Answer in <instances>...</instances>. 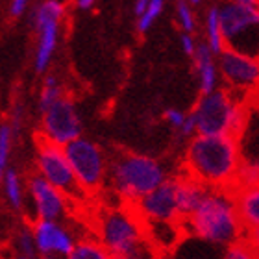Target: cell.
<instances>
[{"label": "cell", "mask_w": 259, "mask_h": 259, "mask_svg": "<svg viewBox=\"0 0 259 259\" xmlns=\"http://www.w3.org/2000/svg\"><path fill=\"white\" fill-rule=\"evenodd\" d=\"M65 17V4L61 0H43L30 11V26L37 32V47L33 56L35 72H47L54 60L60 43L61 21Z\"/></svg>", "instance_id": "8"}, {"label": "cell", "mask_w": 259, "mask_h": 259, "mask_svg": "<svg viewBox=\"0 0 259 259\" xmlns=\"http://www.w3.org/2000/svg\"><path fill=\"white\" fill-rule=\"evenodd\" d=\"M76 182L85 194H95L108 184L109 159L100 145L89 137H78L65 146Z\"/></svg>", "instance_id": "7"}, {"label": "cell", "mask_w": 259, "mask_h": 259, "mask_svg": "<svg viewBox=\"0 0 259 259\" xmlns=\"http://www.w3.org/2000/svg\"><path fill=\"white\" fill-rule=\"evenodd\" d=\"M81 135H83V119L76 102L69 95L61 97L49 109L41 111L37 139L67 146Z\"/></svg>", "instance_id": "9"}, {"label": "cell", "mask_w": 259, "mask_h": 259, "mask_svg": "<svg viewBox=\"0 0 259 259\" xmlns=\"http://www.w3.org/2000/svg\"><path fill=\"white\" fill-rule=\"evenodd\" d=\"M187 2H189L191 6H198V4H202L204 0H187Z\"/></svg>", "instance_id": "38"}, {"label": "cell", "mask_w": 259, "mask_h": 259, "mask_svg": "<svg viewBox=\"0 0 259 259\" xmlns=\"http://www.w3.org/2000/svg\"><path fill=\"white\" fill-rule=\"evenodd\" d=\"M2 193H4V200L10 209L22 211L26 207V180H22L17 168L10 167L2 172Z\"/></svg>", "instance_id": "20"}, {"label": "cell", "mask_w": 259, "mask_h": 259, "mask_svg": "<svg viewBox=\"0 0 259 259\" xmlns=\"http://www.w3.org/2000/svg\"><path fill=\"white\" fill-rule=\"evenodd\" d=\"M217 60L224 87L248 102L254 100L259 91V58L226 47Z\"/></svg>", "instance_id": "10"}, {"label": "cell", "mask_w": 259, "mask_h": 259, "mask_svg": "<svg viewBox=\"0 0 259 259\" xmlns=\"http://www.w3.org/2000/svg\"><path fill=\"white\" fill-rule=\"evenodd\" d=\"M221 24L228 49L259 58V6L226 0L221 6Z\"/></svg>", "instance_id": "6"}, {"label": "cell", "mask_w": 259, "mask_h": 259, "mask_svg": "<svg viewBox=\"0 0 259 259\" xmlns=\"http://www.w3.org/2000/svg\"><path fill=\"white\" fill-rule=\"evenodd\" d=\"M28 209L32 221H63L69 215L70 196L45 180L41 174L33 172L26 178Z\"/></svg>", "instance_id": "12"}, {"label": "cell", "mask_w": 259, "mask_h": 259, "mask_svg": "<svg viewBox=\"0 0 259 259\" xmlns=\"http://www.w3.org/2000/svg\"><path fill=\"white\" fill-rule=\"evenodd\" d=\"M228 2H239V4H252V6H259V0H228Z\"/></svg>", "instance_id": "37"}, {"label": "cell", "mask_w": 259, "mask_h": 259, "mask_svg": "<svg viewBox=\"0 0 259 259\" xmlns=\"http://www.w3.org/2000/svg\"><path fill=\"white\" fill-rule=\"evenodd\" d=\"M204 32H205V43L217 56L221 54L222 50L226 49V41H224V33H222V24H221V8L213 6L205 13L204 21Z\"/></svg>", "instance_id": "21"}, {"label": "cell", "mask_w": 259, "mask_h": 259, "mask_svg": "<svg viewBox=\"0 0 259 259\" xmlns=\"http://www.w3.org/2000/svg\"><path fill=\"white\" fill-rule=\"evenodd\" d=\"M174 180H176L178 209H180V215H182V221H184L185 217H189L200 205V202L204 200L205 193H207V187L185 172L180 174V176H174Z\"/></svg>", "instance_id": "17"}, {"label": "cell", "mask_w": 259, "mask_h": 259, "mask_svg": "<svg viewBox=\"0 0 259 259\" xmlns=\"http://www.w3.org/2000/svg\"><path fill=\"white\" fill-rule=\"evenodd\" d=\"M241 152L235 135L191 137L184 152V172L207 189H237Z\"/></svg>", "instance_id": "1"}, {"label": "cell", "mask_w": 259, "mask_h": 259, "mask_svg": "<svg viewBox=\"0 0 259 259\" xmlns=\"http://www.w3.org/2000/svg\"><path fill=\"white\" fill-rule=\"evenodd\" d=\"M145 222H182L176 200V180L174 176L163 182L159 187L148 193L134 205Z\"/></svg>", "instance_id": "15"}, {"label": "cell", "mask_w": 259, "mask_h": 259, "mask_svg": "<svg viewBox=\"0 0 259 259\" xmlns=\"http://www.w3.org/2000/svg\"><path fill=\"white\" fill-rule=\"evenodd\" d=\"M28 6H30V0H10V8H8L10 17L13 19L22 17L28 11Z\"/></svg>", "instance_id": "33"}, {"label": "cell", "mask_w": 259, "mask_h": 259, "mask_svg": "<svg viewBox=\"0 0 259 259\" xmlns=\"http://www.w3.org/2000/svg\"><path fill=\"white\" fill-rule=\"evenodd\" d=\"M165 4H167V0H150L148 6L145 8V11L137 17V32H141V33L148 32V30L154 26V22H156L157 19H159V15L163 13Z\"/></svg>", "instance_id": "26"}, {"label": "cell", "mask_w": 259, "mask_h": 259, "mask_svg": "<svg viewBox=\"0 0 259 259\" xmlns=\"http://www.w3.org/2000/svg\"><path fill=\"white\" fill-rule=\"evenodd\" d=\"M13 141H15V134L13 128L10 126L8 120H4L0 124V172H4L10 168V159H11V150H13Z\"/></svg>", "instance_id": "25"}, {"label": "cell", "mask_w": 259, "mask_h": 259, "mask_svg": "<svg viewBox=\"0 0 259 259\" xmlns=\"http://www.w3.org/2000/svg\"><path fill=\"white\" fill-rule=\"evenodd\" d=\"M187 117H189V113H185V111H182V109H178V108H167L165 111H163V119H165V122H167L170 128L176 130V132L182 130V126L185 124Z\"/></svg>", "instance_id": "29"}, {"label": "cell", "mask_w": 259, "mask_h": 259, "mask_svg": "<svg viewBox=\"0 0 259 259\" xmlns=\"http://www.w3.org/2000/svg\"><path fill=\"white\" fill-rule=\"evenodd\" d=\"M176 19H178L182 32L194 33V30H196V17H194L193 6L187 0H176Z\"/></svg>", "instance_id": "28"}, {"label": "cell", "mask_w": 259, "mask_h": 259, "mask_svg": "<svg viewBox=\"0 0 259 259\" xmlns=\"http://www.w3.org/2000/svg\"><path fill=\"white\" fill-rule=\"evenodd\" d=\"M219 259H259V255L254 250V246H252V243L244 237L241 241H237V243L226 246V248L222 250Z\"/></svg>", "instance_id": "27"}, {"label": "cell", "mask_w": 259, "mask_h": 259, "mask_svg": "<svg viewBox=\"0 0 259 259\" xmlns=\"http://www.w3.org/2000/svg\"><path fill=\"white\" fill-rule=\"evenodd\" d=\"M254 100H257V102H259V91H257V95H255V98H254Z\"/></svg>", "instance_id": "39"}, {"label": "cell", "mask_w": 259, "mask_h": 259, "mask_svg": "<svg viewBox=\"0 0 259 259\" xmlns=\"http://www.w3.org/2000/svg\"><path fill=\"white\" fill-rule=\"evenodd\" d=\"M61 97H65V89L63 83L60 81V78L56 74H47L43 80V85H41V91H39L37 97V109L39 113L49 109L52 104H56Z\"/></svg>", "instance_id": "23"}, {"label": "cell", "mask_w": 259, "mask_h": 259, "mask_svg": "<svg viewBox=\"0 0 259 259\" xmlns=\"http://www.w3.org/2000/svg\"><path fill=\"white\" fill-rule=\"evenodd\" d=\"M187 237L226 248L246 237L239 215L235 189H207L200 205L182 221Z\"/></svg>", "instance_id": "2"}, {"label": "cell", "mask_w": 259, "mask_h": 259, "mask_svg": "<svg viewBox=\"0 0 259 259\" xmlns=\"http://www.w3.org/2000/svg\"><path fill=\"white\" fill-rule=\"evenodd\" d=\"M239 152H241V168H239L237 187H248L259 184V102L252 100L248 109V119L243 132L237 135Z\"/></svg>", "instance_id": "13"}, {"label": "cell", "mask_w": 259, "mask_h": 259, "mask_svg": "<svg viewBox=\"0 0 259 259\" xmlns=\"http://www.w3.org/2000/svg\"><path fill=\"white\" fill-rule=\"evenodd\" d=\"M95 237L115 259H159V250L152 244L146 222L134 205H104L95 219Z\"/></svg>", "instance_id": "3"}, {"label": "cell", "mask_w": 259, "mask_h": 259, "mask_svg": "<svg viewBox=\"0 0 259 259\" xmlns=\"http://www.w3.org/2000/svg\"><path fill=\"white\" fill-rule=\"evenodd\" d=\"M239 215L243 221V226L248 232H254L259 228V184L248 187H237L235 189Z\"/></svg>", "instance_id": "19"}, {"label": "cell", "mask_w": 259, "mask_h": 259, "mask_svg": "<svg viewBox=\"0 0 259 259\" xmlns=\"http://www.w3.org/2000/svg\"><path fill=\"white\" fill-rule=\"evenodd\" d=\"M205 246L207 243L202 244V248H184V241L174 248V259H211L205 252Z\"/></svg>", "instance_id": "30"}, {"label": "cell", "mask_w": 259, "mask_h": 259, "mask_svg": "<svg viewBox=\"0 0 259 259\" xmlns=\"http://www.w3.org/2000/svg\"><path fill=\"white\" fill-rule=\"evenodd\" d=\"M17 259H28V257H22V255H19V257H17Z\"/></svg>", "instance_id": "40"}, {"label": "cell", "mask_w": 259, "mask_h": 259, "mask_svg": "<svg viewBox=\"0 0 259 259\" xmlns=\"http://www.w3.org/2000/svg\"><path fill=\"white\" fill-rule=\"evenodd\" d=\"M250 102L237 97L226 87H219L213 93L200 95L189 111L196 124V134L237 137L248 119Z\"/></svg>", "instance_id": "5"}, {"label": "cell", "mask_w": 259, "mask_h": 259, "mask_svg": "<svg viewBox=\"0 0 259 259\" xmlns=\"http://www.w3.org/2000/svg\"><path fill=\"white\" fill-rule=\"evenodd\" d=\"M8 122L13 128V134L15 137L22 132V122H24V106L21 102H15L10 108V113H8Z\"/></svg>", "instance_id": "31"}, {"label": "cell", "mask_w": 259, "mask_h": 259, "mask_svg": "<svg viewBox=\"0 0 259 259\" xmlns=\"http://www.w3.org/2000/svg\"><path fill=\"white\" fill-rule=\"evenodd\" d=\"M13 248L17 250V254L28 259H35L37 255V248H35V239H33L32 224L24 228H19L13 237Z\"/></svg>", "instance_id": "24"}, {"label": "cell", "mask_w": 259, "mask_h": 259, "mask_svg": "<svg viewBox=\"0 0 259 259\" xmlns=\"http://www.w3.org/2000/svg\"><path fill=\"white\" fill-rule=\"evenodd\" d=\"M180 45H182V50H184L185 54L189 56V58H193L194 52H196V49H198V41L194 39L193 33L189 32H182V35H180Z\"/></svg>", "instance_id": "32"}, {"label": "cell", "mask_w": 259, "mask_h": 259, "mask_svg": "<svg viewBox=\"0 0 259 259\" xmlns=\"http://www.w3.org/2000/svg\"><path fill=\"white\" fill-rule=\"evenodd\" d=\"M168 178L167 165L148 154L120 152L109 159L108 185L120 204L135 205Z\"/></svg>", "instance_id": "4"}, {"label": "cell", "mask_w": 259, "mask_h": 259, "mask_svg": "<svg viewBox=\"0 0 259 259\" xmlns=\"http://www.w3.org/2000/svg\"><path fill=\"white\" fill-rule=\"evenodd\" d=\"M146 232L159 252H172L187 237L182 222H146Z\"/></svg>", "instance_id": "18"}, {"label": "cell", "mask_w": 259, "mask_h": 259, "mask_svg": "<svg viewBox=\"0 0 259 259\" xmlns=\"http://www.w3.org/2000/svg\"><path fill=\"white\" fill-rule=\"evenodd\" d=\"M32 232L41 259H67L78 243L63 221H32Z\"/></svg>", "instance_id": "14"}, {"label": "cell", "mask_w": 259, "mask_h": 259, "mask_svg": "<svg viewBox=\"0 0 259 259\" xmlns=\"http://www.w3.org/2000/svg\"><path fill=\"white\" fill-rule=\"evenodd\" d=\"M148 2L150 0H135V15L139 17L143 11H145V8L148 6Z\"/></svg>", "instance_id": "36"}, {"label": "cell", "mask_w": 259, "mask_h": 259, "mask_svg": "<svg viewBox=\"0 0 259 259\" xmlns=\"http://www.w3.org/2000/svg\"><path fill=\"white\" fill-rule=\"evenodd\" d=\"M97 0H74V6L81 11H89L91 8H95Z\"/></svg>", "instance_id": "34"}, {"label": "cell", "mask_w": 259, "mask_h": 259, "mask_svg": "<svg viewBox=\"0 0 259 259\" xmlns=\"http://www.w3.org/2000/svg\"><path fill=\"white\" fill-rule=\"evenodd\" d=\"M67 259H115L98 237L78 239L74 250Z\"/></svg>", "instance_id": "22"}, {"label": "cell", "mask_w": 259, "mask_h": 259, "mask_svg": "<svg viewBox=\"0 0 259 259\" xmlns=\"http://www.w3.org/2000/svg\"><path fill=\"white\" fill-rule=\"evenodd\" d=\"M33 165H35V172L41 174L45 180H49L50 184L56 185L70 198H81L85 194L76 182L65 146L37 139Z\"/></svg>", "instance_id": "11"}, {"label": "cell", "mask_w": 259, "mask_h": 259, "mask_svg": "<svg viewBox=\"0 0 259 259\" xmlns=\"http://www.w3.org/2000/svg\"><path fill=\"white\" fill-rule=\"evenodd\" d=\"M194 72L198 80V91L200 95L213 93L221 87V70H219V60L217 54L207 47V43H200L196 52L193 56Z\"/></svg>", "instance_id": "16"}, {"label": "cell", "mask_w": 259, "mask_h": 259, "mask_svg": "<svg viewBox=\"0 0 259 259\" xmlns=\"http://www.w3.org/2000/svg\"><path fill=\"white\" fill-rule=\"evenodd\" d=\"M246 239L252 243V246H254V250L257 252V255H259V228H257V230H254V232L246 233Z\"/></svg>", "instance_id": "35"}]
</instances>
